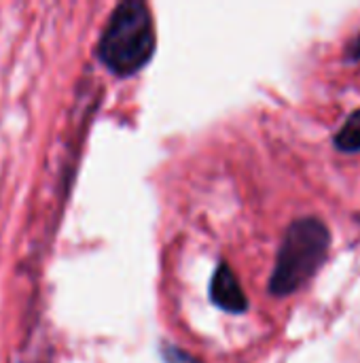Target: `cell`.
<instances>
[{
  "label": "cell",
  "instance_id": "cell-1",
  "mask_svg": "<svg viewBox=\"0 0 360 363\" xmlns=\"http://www.w3.org/2000/svg\"><path fill=\"white\" fill-rule=\"evenodd\" d=\"M153 51L155 30L149 6L138 0L117 4L98 43L104 66L119 77H129L149 64Z\"/></svg>",
  "mask_w": 360,
  "mask_h": 363
},
{
  "label": "cell",
  "instance_id": "cell-2",
  "mask_svg": "<svg viewBox=\"0 0 360 363\" xmlns=\"http://www.w3.org/2000/svg\"><path fill=\"white\" fill-rule=\"evenodd\" d=\"M329 228L318 219H299L289 230L280 245L269 289L284 298L297 291L325 262L329 251Z\"/></svg>",
  "mask_w": 360,
  "mask_h": 363
},
{
  "label": "cell",
  "instance_id": "cell-3",
  "mask_svg": "<svg viewBox=\"0 0 360 363\" xmlns=\"http://www.w3.org/2000/svg\"><path fill=\"white\" fill-rule=\"evenodd\" d=\"M210 298L216 306H221L227 313H244L248 306V300L236 279V274L231 272V268L227 264H221L212 277V285H210Z\"/></svg>",
  "mask_w": 360,
  "mask_h": 363
},
{
  "label": "cell",
  "instance_id": "cell-4",
  "mask_svg": "<svg viewBox=\"0 0 360 363\" xmlns=\"http://www.w3.org/2000/svg\"><path fill=\"white\" fill-rule=\"evenodd\" d=\"M335 147L344 153H359L360 151V111L352 113L344 128L335 136Z\"/></svg>",
  "mask_w": 360,
  "mask_h": 363
},
{
  "label": "cell",
  "instance_id": "cell-6",
  "mask_svg": "<svg viewBox=\"0 0 360 363\" xmlns=\"http://www.w3.org/2000/svg\"><path fill=\"white\" fill-rule=\"evenodd\" d=\"M346 55H348V60L360 62V34L356 38L350 40V45H348V49H346Z\"/></svg>",
  "mask_w": 360,
  "mask_h": 363
},
{
  "label": "cell",
  "instance_id": "cell-5",
  "mask_svg": "<svg viewBox=\"0 0 360 363\" xmlns=\"http://www.w3.org/2000/svg\"><path fill=\"white\" fill-rule=\"evenodd\" d=\"M166 359H168V363H197L195 359H191L189 355L180 353L178 349H168L166 351Z\"/></svg>",
  "mask_w": 360,
  "mask_h": 363
}]
</instances>
